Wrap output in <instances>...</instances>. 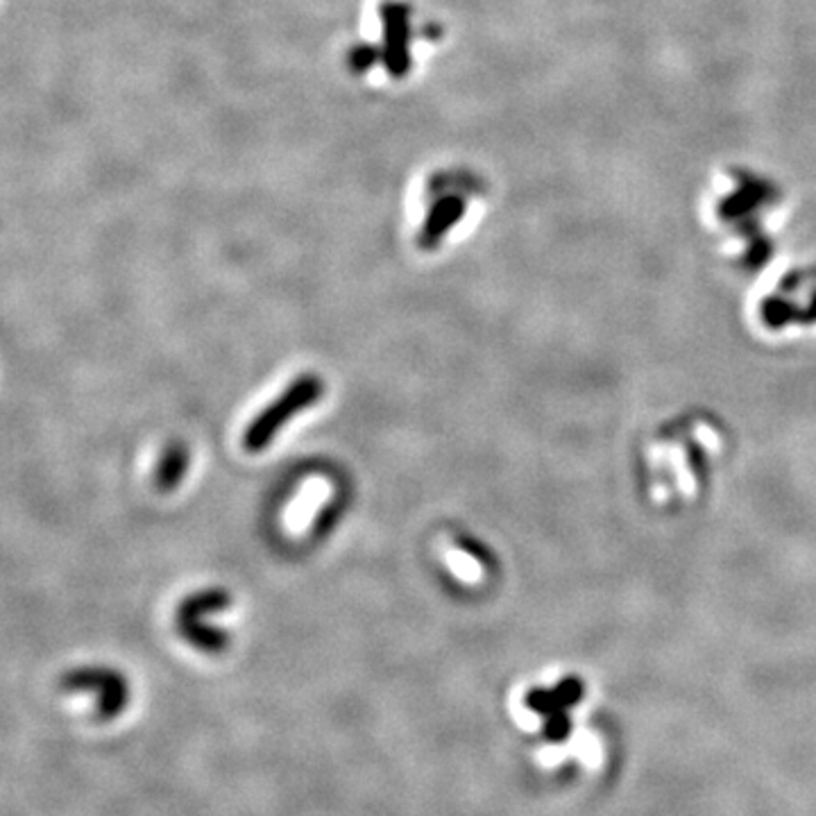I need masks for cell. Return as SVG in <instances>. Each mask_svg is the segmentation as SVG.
<instances>
[{
	"label": "cell",
	"mask_w": 816,
	"mask_h": 816,
	"mask_svg": "<svg viewBox=\"0 0 816 816\" xmlns=\"http://www.w3.org/2000/svg\"><path fill=\"white\" fill-rule=\"evenodd\" d=\"M325 393V383L318 374H299L288 389L256 415L243 434V447L252 454L264 452L297 413L318 404Z\"/></svg>",
	"instance_id": "cell-1"
},
{
	"label": "cell",
	"mask_w": 816,
	"mask_h": 816,
	"mask_svg": "<svg viewBox=\"0 0 816 816\" xmlns=\"http://www.w3.org/2000/svg\"><path fill=\"white\" fill-rule=\"evenodd\" d=\"M62 687L68 692H96L98 717L114 719L125 703L130 701L125 678L114 669H75L62 678Z\"/></svg>",
	"instance_id": "cell-2"
},
{
	"label": "cell",
	"mask_w": 816,
	"mask_h": 816,
	"mask_svg": "<svg viewBox=\"0 0 816 816\" xmlns=\"http://www.w3.org/2000/svg\"><path fill=\"white\" fill-rule=\"evenodd\" d=\"M191 463L189 447L184 443H170L157 463L155 469V486L161 492H173L187 477V469Z\"/></svg>",
	"instance_id": "cell-3"
},
{
	"label": "cell",
	"mask_w": 816,
	"mask_h": 816,
	"mask_svg": "<svg viewBox=\"0 0 816 816\" xmlns=\"http://www.w3.org/2000/svg\"><path fill=\"white\" fill-rule=\"evenodd\" d=\"M230 604H232V596L223 587H209V590L195 592V594L187 596L182 604L178 606V626L191 624V622H202L204 615L216 613V611H225Z\"/></svg>",
	"instance_id": "cell-4"
}]
</instances>
